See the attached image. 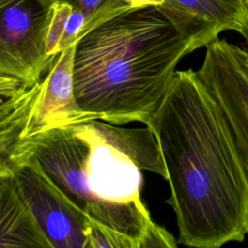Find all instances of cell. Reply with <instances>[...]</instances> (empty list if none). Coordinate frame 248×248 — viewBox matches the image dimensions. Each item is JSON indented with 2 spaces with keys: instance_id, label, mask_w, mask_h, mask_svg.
<instances>
[{
  "instance_id": "cell-1",
  "label": "cell",
  "mask_w": 248,
  "mask_h": 248,
  "mask_svg": "<svg viewBox=\"0 0 248 248\" xmlns=\"http://www.w3.org/2000/svg\"><path fill=\"white\" fill-rule=\"evenodd\" d=\"M145 126L158 142L178 243L218 248L248 233V181L227 123L197 71H175Z\"/></svg>"
},
{
  "instance_id": "cell-2",
  "label": "cell",
  "mask_w": 248,
  "mask_h": 248,
  "mask_svg": "<svg viewBox=\"0 0 248 248\" xmlns=\"http://www.w3.org/2000/svg\"><path fill=\"white\" fill-rule=\"evenodd\" d=\"M33 156L62 193L112 239L113 248H173L143 203L141 170L167 177L149 127L124 128L89 119L23 137Z\"/></svg>"
},
{
  "instance_id": "cell-3",
  "label": "cell",
  "mask_w": 248,
  "mask_h": 248,
  "mask_svg": "<svg viewBox=\"0 0 248 248\" xmlns=\"http://www.w3.org/2000/svg\"><path fill=\"white\" fill-rule=\"evenodd\" d=\"M198 48L161 6L128 8L99 22L76 43L74 89L79 108L115 125L146 124L178 62Z\"/></svg>"
},
{
  "instance_id": "cell-4",
  "label": "cell",
  "mask_w": 248,
  "mask_h": 248,
  "mask_svg": "<svg viewBox=\"0 0 248 248\" xmlns=\"http://www.w3.org/2000/svg\"><path fill=\"white\" fill-rule=\"evenodd\" d=\"M53 12L50 0H0V76L32 87L52 58L46 39Z\"/></svg>"
},
{
  "instance_id": "cell-5",
  "label": "cell",
  "mask_w": 248,
  "mask_h": 248,
  "mask_svg": "<svg viewBox=\"0 0 248 248\" xmlns=\"http://www.w3.org/2000/svg\"><path fill=\"white\" fill-rule=\"evenodd\" d=\"M13 173L52 248H90L94 224L62 193L23 147Z\"/></svg>"
},
{
  "instance_id": "cell-6",
  "label": "cell",
  "mask_w": 248,
  "mask_h": 248,
  "mask_svg": "<svg viewBox=\"0 0 248 248\" xmlns=\"http://www.w3.org/2000/svg\"><path fill=\"white\" fill-rule=\"evenodd\" d=\"M205 47L197 74L221 110L248 181V52L218 38Z\"/></svg>"
},
{
  "instance_id": "cell-7",
  "label": "cell",
  "mask_w": 248,
  "mask_h": 248,
  "mask_svg": "<svg viewBox=\"0 0 248 248\" xmlns=\"http://www.w3.org/2000/svg\"><path fill=\"white\" fill-rule=\"evenodd\" d=\"M76 43L57 53L44 75L24 136L94 119L78 106L74 89L73 60Z\"/></svg>"
},
{
  "instance_id": "cell-8",
  "label": "cell",
  "mask_w": 248,
  "mask_h": 248,
  "mask_svg": "<svg viewBox=\"0 0 248 248\" xmlns=\"http://www.w3.org/2000/svg\"><path fill=\"white\" fill-rule=\"evenodd\" d=\"M162 7L195 40L198 48L223 31L238 32L247 16L244 0H165Z\"/></svg>"
},
{
  "instance_id": "cell-9",
  "label": "cell",
  "mask_w": 248,
  "mask_h": 248,
  "mask_svg": "<svg viewBox=\"0 0 248 248\" xmlns=\"http://www.w3.org/2000/svg\"><path fill=\"white\" fill-rule=\"evenodd\" d=\"M52 248L13 171L0 174V248Z\"/></svg>"
},
{
  "instance_id": "cell-10",
  "label": "cell",
  "mask_w": 248,
  "mask_h": 248,
  "mask_svg": "<svg viewBox=\"0 0 248 248\" xmlns=\"http://www.w3.org/2000/svg\"><path fill=\"white\" fill-rule=\"evenodd\" d=\"M86 18L83 13L67 3L54 2L46 39V51L54 56L77 43L84 35Z\"/></svg>"
},
{
  "instance_id": "cell-11",
  "label": "cell",
  "mask_w": 248,
  "mask_h": 248,
  "mask_svg": "<svg viewBox=\"0 0 248 248\" xmlns=\"http://www.w3.org/2000/svg\"><path fill=\"white\" fill-rule=\"evenodd\" d=\"M39 88L40 83L16 94L0 93V134L30 114Z\"/></svg>"
},
{
  "instance_id": "cell-12",
  "label": "cell",
  "mask_w": 248,
  "mask_h": 248,
  "mask_svg": "<svg viewBox=\"0 0 248 248\" xmlns=\"http://www.w3.org/2000/svg\"><path fill=\"white\" fill-rule=\"evenodd\" d=\"M29 115L0 134V174L13 171L17 164Z\"/></svg>"
},
{
  "instance_id": "cell-13",
  "label": "cell",
  "mask_w": 248,
  "mask_h": 248,
  "mask_svg": "<svg viewBox=\"0 0 248 248\" xmlns=\"http://www.w3.org/2000/svg\"><path fill=\"white\" fill-rule=\"evenodd\" d=\"M51 2H61L71 5L83 13L86 18L85 33L93 26L114 14L126 10L130 7L117 0H50ZM84 33V34H85Z\"/></svg>"
},
{
  "instance_id": "cell-14",
  "label": "cell",
  "mask_w": 248,
  "mask_h": 248,
  "mask_svg": "<svg viewBox=\"0 0 248 248\" xmlns=\"http://www.w3.org/2000/svg\"><path fill=\"white\" fill-rule=\"evenodd\" d=\"M27 87L23 83L19 82L18 80L4 78L0 76V93L3 94H16L18 92L26 90Z\"/></svg>"
},
{
  "instance_id": "cell-15",
  "label": "cell",
  "mask_w": 248,
  "mask_h": 248,
  "mask_svg": "<svg viewBox=\"0 0 248 248\" xmlns=\"http://www.w3.org/2000/svg\"><path fill=\"white\" fill-rule=\"evenodd\" d=\"M130 8L145 6H164L165 0H117Z\"/></svg>"
},
{
  "instance_id": "cell-16",
  "label": "cell",
  "mask_w": 248,
  "mask_h": 248,
  "mask_svg": "<svg viewBox=\"0 0 248 248\" xmlns=\"http://www.w3.org/2000/svg\"><path fill=\"white\" fill-rule=\"evenodd\" d=\"M238 32L243 36V38L245 39V41H246V43L248 45V15H247L246 19L243 22V24H242V26H241V28L239 29Z\"/></svg>"
},
{
  "instance_id": "cell-17",
  "label": "cell",
  "mask_w": 248,
  "mask_h": 248,
  "mask_svg": "<svg viewBox=\"0 0 248 248\" xmlns=\"http://www.w3.org/2000/svg\"><path fill=\"white\" fill-rule=\"evenodd\" d=\"M244 8H245L246 14L248 15V0H244Z\"/></svg>"
}]
</instances>
